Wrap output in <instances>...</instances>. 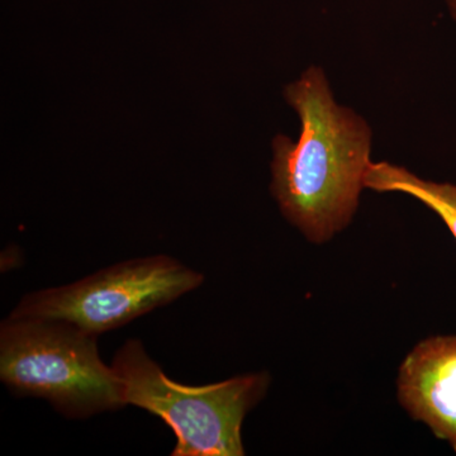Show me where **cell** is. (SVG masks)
I'll return each mask as SVG.
<instances>
[{
  "mask_svg": "<svg viewBox=\"0 0 456 456\" xmlns=\"http://www.w3.org/2000/svg\"><path fill=\"white\" fill-rule=\"evenodd\" d=\"M298 113L297 142L273 141V197L285 218L312 244H325L344 231L358 211L370 160L367 121L335 101L325 71L310 66L284 90Z\"/></svg>",
  "mask_w": 456,
  "mask_h": 456,
  "instance_id": "6da1fadb",
  "label": "cell"
},
{
  "mask_svg": "<svg viewBox=\"0 0 456 456\" xmlns=\"http://www.w3.org/2000/svg\"><path fill=\"white\" fill-rule=\"evenodd\" d=\"M0 380L17 397L45 399L71 419L127 406L122 380L99 355L97 336L61 321L5 318Z\"/></svg>",
  "mask_w": 456,
  "mask_h": 456,
  "instance_id": "7a4b0ae2",
  "label": "cell"
},
{
  "mask_svg": "<svg viewBox=\"0 0 456 456\" xmlns=\"http://www.w3.org/2000/svg\"><path fill=\"white\" fill-rule=\"evenodd\" d=\"M110 365L122 380L127 406L142 408L173 430L171 456L245 455L242 424L272 383L269 373L259 371L185 386L170 379L140 340L126 341Z\"/></svg>",
  "mask_w": 456,
  "mask_h": 456,
  "instance_id": "3957f363",
  "label": "cell"
},
{
  "mask_svg": "<svg viewBox=\"0 0 456 456\" xmlns=\"http://www.w3.org/2000/svg\"><path fill=\"white\" fill-rule=\"evenodd\" d=\"M203 281V274L174 257H139L27 294L9 316L61 321L98 338L193 292Z\"/></svg>",
  "mask_w": 456,
  "mask_h": 456,
  "instance_id": "277c9868",
  "label": "cell"
},
{
  "mask_svg": "<svg viewBox=\"0 0 456 456\" xmlns=\"http://www.w3.org/2000/svg\"><path fill=\"white\" fill-rule=\"evenodd\" d=\"M399 404L456 452V336H432L399 367Z\"/></svg>",
  "mask_w": 456,
  "mask_h": 456,
  "instance_id": "5b68a950",
  "label": "cell"
},
{
  "mask_svg": "<svg viewBox=\"0 0 456 456\" xmlns=\"http://www.w3.org/2000/svg\"><path fill=\"white\" fill-rule=\"evenodd\" d=\"M364 185L379 193L398 191L415 198L439 216L456 240V184L422 179L406 167L383 161L370 164Z\"/></svg>",
  "mask_w": 456,
  "mask_h": 456,
  "instance_id": "8992f818",
  "label": "cell"
},
{
  "mask_svg": "<svg viewBox=\"0 0 456 456\" xmlns=\"http://www.w3.org/2000/svg\"><path fill=\"white\" fill-rule=\"evenodd\" d=\"M444 2H445L446 7L449 9L450 16L456 22V0H444Z\"/></svg>",
  "mask_w": 456,
  "mask_h": 456,
  "instance_id": "52a82bcc",
  "label": "cell"
}]
</instances>
